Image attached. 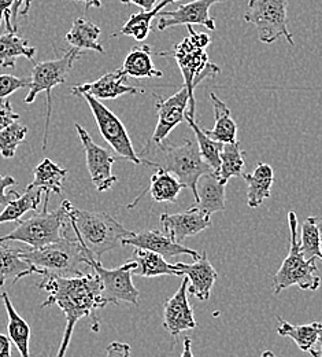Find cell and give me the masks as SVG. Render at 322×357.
<instances>
[{"mask_svg":"<svg viewBox=\"0 0 322 357\" xmlns=\"http://www.w3.org/2000/svg\"><path fill=\"white\" fill-rule=\"evenodd\" d=\"M244 21L257 28L258 38L265 45L284 38L295 45L293 35L288 29V0H250Z\"/></svg>","mask_w":322,"mask_h":357,"instance_id":"cell-9","label":"cell"},{"mask_svg":"<svg viewBox=\"0 0 322 357\" xmlns=\"http://www.w3.org/2000/svg\"><path fill=\"white\" fill-rule=\"evenodd\" d=\"M24 248L11 245V242H0V294L6 282L13 280L15 284L22 278L39 275L38 269L22 259Z\"/></svg>","mask_w":322,"mask_h":357,"instance_id":"cell-20","label":"cell"},{"mask_svg":"<svg viewBox=\"0 0 322 357\" xmlns=\"http://www.w3.org/2000/svg\"><path fill=\"white\" fill-rule=\"evenodd\" d=\"M19 120V114L13 110L11 102L7 99L0 100V131L10 127Z\"/></svg>","mask_w":322,"mask_h":357,"instance_id":"cell-39","label":"cell"},{"mask_svg":"<svg viewBox=\"0 0 322 357\" xmlns=\"http://www.w3.org/2000/svg\"><path fill=\"white\" fill-rule=\"evenodd\" d=\"M106 357H131V347L124 342H111L106 349Z\"/></svg>","mask_w":322,"mask_h":357,"instance_id":"cell-42","label":"cell"},{"mask_svg":"<svg viewBox=\"0 0 322 357\" xmlns=\"http://www.w3.org/2000/svg\"><path fill=\"white\" fill-rule=\"evenodd\" d=\"M49 194H46L43 211L28 220L17 222V227L7 235L0 236V242H22L31 249H42L47 245L59 242L65 238V229L69 223V212L73 205L63 201L56 211L48 212Z\"/></svg>","mask_w":322,"mask_h":357,"instance_id":"cell-5","label":"cell"},{"mask_svg":"<svg viewBox=\"0 0 322 357\" xmlns=\"http://www.w3.org/2000/svg\"><path fill=\"white\" fill-rule=\"evenodd\" d=\"M69 223L76 232L80 245L99 261L104 253L115 249L118 245H122L124 239L135 235V232L127 229L106 212L81 211L73 206L69 212Z\"/></svg>","mask_w":322,"mask_h":357,"instance_id":"cell-3","label":"cell"},{"mask_svg":"<svg viewBox=\"0 0 322 357\" xmlns=\"http://www.w3.org/2000/svg\"><path fill=\"white\" fill-rule=\"evenodd\" d=\"M22 259L36 268L39 275L45 278H72L83 275L79 267L81 264L88 266L90 259L93 257L86 252L77 238L65 236L59 242L47 245L42 249H24Z\"/></svg>","mask_w":322,"mask_h":357,"instance_id":"cell-4","label":"cell"},{"mask_svg":"<svg viewBox=\"0 0 322 357\" xmlns=\"http://www.w3.org/2000/svg\"><path fill=\"white\" fill-rule=\"evenodd\" d=\"M241 178L247 181V204L255 209L271 197L275 181V172L269 164L259 162L251 174H244Z\"/></svg>","mask_w":322,"mask_h":357,"instance_id":"cell-22","label":"cell"},{"mask_svg":"<svg viewBox=\"0 0 322 357\" xmlns=\"http://www.w3.org/2000/svg\"><path fill=\"white\" fill-rule=\"evenodd\" d=\"M159 220L166 235L176 243H183L188 236H195L211 225L210 216L200 212L196 206L180 213H163Z\"/></svg>","mask_w":322,"mask_h":357,"instance_id":"cell-17","label":"cell"},{"mask_svg":"<svg viewBox=\"0 0 322 357\" xmlns=\"http://www.w3.org/2000/svg\"><path fill=\"white\" fill-rule=\"evenodd\" d=\"M76 131L79 137L81 139L84 151H86V160H87V168L91 175L93 185L99 192H104L110 190L117 181L118 178L113 175V165L115 162V157L110 154L106 149L97 146L80 124H76Z\"/></svg>","mask_w":322,"mask_h":357,"instance_id":"cell-12","label":"cell"},{"mask_svg":"<svg viewBox=\"0 0 322 357\" xmlns=\"http://www.w3.org/2000/svg\"><path fill=\"white\" fill-rule=\"evenodd\" d=\"M176 267L180 272L188 278L189 286L188 293L199 298L200 301H207L210 298L211 289L217 280V271L211 266L207 259V253L203 252L199 259L195 260L192 264L179 263Z\"/></svg>","mask_w":322,"mask_h":357,"instance_id":"cell-19","label":"cell"},{"mask_svg":"<svg viewBox=\"0 0 322 357\" xmlns=\"http://www.w3.org/2000/svg\"><path fill=\"white\" fill-rule=\"evenodd\" d=\"M128 76L122 69H117L114 72H108L102 76L99 80L92 83H84L80 86L72 87V93L81 96L83 93H88L95 99H115L118 96L127 93H144V89L132 87L125 84Z\"/></svg>","mask_w":322,"mask_h":357,"instance_id":"cell-18","label":"cell"},{"mask_svg":"<svg viewBox=\"0 0 322 357\" xmlns=\"http://www.w3.org/2000/svg\"><path fill=\"white\" fill-rule=\"evenodd\" d=\"M175 1H179V0H162L150 11H140L138 14H132L129 20L125 22V25L120 29V32L114 33V36H129L136 42H144L148 38L150 32L152 31L151 28L152 20L156 15H159L166 6Z\"/></svg>","mask_w":322,"mask_h":357,"instance_id":"cell-29","label":"cell"},{"mask_svg":"<svg viewBox=\"0 0 322 357\" xmlns=\"http://www.w3.org/2000/svg\"><path fill=\"white\" fill-rule=\"evenodd\" d=\"M185 121L188 123V126L192 128L193 134L196 136V143H198V149H199L202 158L216 172L220 167V155H221V150H223L224 144L210 139L207 135L203 132V128H200L196 124L195 119L189 117L188 114H185Z\"/></svg>","mask_w":322,"mask_h":357,"instance_id":"cell-35","label":"cell"},{"mask_svg":"<svg viewBox=\"0 0 322 357\" xmlns=\"http://www.w3.org/2000/svg\"><path fill=\"white\" fill-rule=\"evenodd\" d=\"M223 1L225 0H192L179 6L176 10L161 11L158 31H166L180 25H203L209 31H216V21L210 15V8Z\"/></svg>","mask_w":322,"mask_h":357,"instance_id":"cell-13","label":"cell"},{"mask_svg":"<svg viewBox=\"0 0 322 357\" xmlns=\"http://www.w3.org/2000/svg\"><path fill=\"white\" fill-rule=\"evenodd\" d=\"M36 48L29 45L28 40L19 38L14 32H7L0 35V66L3 68H15V59L18 56H25L29 61H33Z\"/></svg>","mask_w":322,"mask_h":357,"instance_id":"cell-34","label":"cell"},{"mask_svg":"<svg viewBox=\"0 0 322 357\" xmlns=\"http://www.w3.org/2000/svg\"><path fill=\"white\" fill-rule=\"evenodd\" d=\"M319 228H320V250L322 255V220L321 223H319Z\"/></svg>","mask_w":322,"mask_h":357,"instance_id":"cell-51","label":"cell"},{"mask_svg":"<svg viewBox=\"0 0 322 357\" xmlns=\"http://www.w3.org/2000/svg\"><path fill=\"white\" fill-rule=\"evenodd\" d=\"M14 1L15 0H0V25H1V21L4 20L7 31L17 33V31L14 29V26L11 24V13H13Z\"/></svg>","mask_w":322,"mask_h":357,"instance_id":"cell-41","label":"cell"},{"mask_svg":"<svg viewBox=\"0 0 322 357\" xmlns=\"http://www.w3.org/2000/svg\"><path fill=\"white\" fill-rule=\"evenodd\" d=\"M31 79H21L11 75H0V100L10 96L15 91L29 87Z\"/></svg>","mask_w":322,"mask_h":357,"instance_id":"cell-38","label":"cell"},{"mask_svg":"<svg viewBox=\"0 0 322 357\" xmlns=\"http://www.w3.org/2000/svg\"><path fill=\"white\" fill-rule=\"evenodd\" d=\"M81 96L86 99V102L88 103L92 112L93 119L96 121L97 130L102 135V137L110 144V147L117 153V155L120 158H124L127 161L140 165L141 160L138 158L134 149L131 136L128 134L122 121L110 109H107L100 100L95 99L91 95L83 93Z\"/></svg>","mask_w":322,"mask_h":357,"instance_id":"cell-11","label":"cell"},{"mask_svg":"<svg viewBox=\"0 0 322 357\" xmlns=\"http://www.w3.org/2000/svg\"><path fill=\"white\" fill-rule=\"evenodd\" d=\"M0 357H11V341L8 335L0 333Z\"/></svg>","mask_w":322,"mask_h":357,"instance_id":"cell-46","label":"cell"},{"mask_svg":"<svg viewBox=\"0 0 322 357\" xmlns=\"http://www.w3.org/2000/svg\"><path fill=\"white\" fill-rule=\"evenodd\" d=\"M28 134V127L18 123L11 124L10 127L0 131V153L4 158H13L21 143L25 142Z\"/></svg>","mask_w":322,"mask_h":357,"instance_id":"cell-37","label":"cell"},{"mask_svg":"<svg viewBox=\"0 0 322 357\" xmlns=\"http://www.w3.org/2000/svg\"><path fill=\"white\" fill-rule=\"evenodd\" d=\"M288 227L291 234V248L288 256L273 276V291L278 294L291 286H298L300 290L316 291L321 284V278L316 261L306 260L302 255L300 242L298 239V218L295 212L288 213Z\"/></svg>","mask_w":322,"mask_h":357,"instance_id":"cell-6","label":"cell"},{"mask_svg":"<svg viewBox=\"0 0 322 357\" xmlns=\"http://www.w3.org/2000/svg\"><path fill=\"white\" fill-rule=\"evenodd\" d=\"M150 45H135L131 52L127 55L124 61L122 70L128 77L135 79H152V77H162L163 73L158 70L151 59Z\"/></svg>","mask_w":322,"mask_h":357,"instance_id":"cell-27","label":"cell"},{"mask_svg":"<svg viewBox=\"0 0 322 357\" xmlns=\"http://www.w3.org/2000/svg\"><path fill=\"white\" fill-rule=\"evenodd\" d=\"M225 188L214 172L207 174L198 181V204L196 208L207 216L216 212H224L225 206Z\"/></svg>","mask_w":322,"mask_h":357,"instance_id":"cell-21","label":"cell"},{"mask_svg":"<svg viewBox=\"0 0 322 357\" xmlns=\"http://www.w3.org/2000/svg\"><path fill=\"white\" fill-rule=\"evenodd\" d=\"M38 287L48 294L46 301L42 303L40 307L46 308L49 305H56L66 317V327L56 357L66 356L74 326L83 317L91 319L93 333H99L100 324L96 311L106 305L102 303V283L95 272L72 278L47 276L38 284Z\"/></svg>","mask_w":322,"mask_h":357,"instance_id":"cell-1","label":"cell"},{"mask_svg":"<svg viewBox=\"0 0 322 357\" xmlns=\"http://www.w3.org/2000/svg\"><path fill=\"white\" fill-rule=\"evenodd\" d=\"M73 1H81L86 4V8H91V7H96L100 8L102 7V0H73Z\"/></svg>","mask_w":322,"mask_h":357,"instance_id":"cell-49","label":"cell"},{"mask_svg":"<svg viewBox=\"0 0 322 357\" xmlns=\"http://www.w3.org/2000/svg\"><path fill=\"white\" fill-rule=\"evenodd\" d=\"M191 345H192V340L186 337L184 340V349H183V354H182V356L180 357H195L193 356V354H192Z\"/></svg>","mask_w":322,"mask_h":357,"instance_id":"cell-47","label":"cell"},{"mask_svg":"<svg viewBox=\"0 0 322 357\" xmlns=\"http://www.w3.org/2000/svg\"><path fill=\"white\" fill-rule=\"evenodd\" d=\"M17 181L13 176H0V205H7L8 202L17 199L19 197V192L15 190L7 191L11 185H15Z\"/></svg>","mask_w":322,"mask_h":357,"instance_id":"cell-40","label":"cell"},{"mask_svg":"<svg viewBox=\"0 0 322 357\" xmlns=\"http://www.w3.org/2000/svg\"><path fill=\"white\" fill-rule=\"evenodd\" d=\"M6 312L8 316V324H7V331H8V338L10 341L17 347L18 352L21 357H31V351H29V341H31V326L19 316V313L15 311L14 305L11 304V300L6 291L0 294Z\"/></svg>","mask_w":322,"mask_h":357,"instance_id":"cell-25","label":"cell"},{"mask_svg":"<svg viewBox=\"0 0 322 357\" xmlns=\"http://www.w3.org/2000/svg\"><path fill=\"white\" fill-rule=\"evenodd\" d=\"M183 188L184 185L180 183L179 178L162 168H156V172L150 180V187L147 192H150L151 198L155 202L176 204L177 197Z\"/></svg>","mask_w":322,"mask_h":357,"instance_id":"cell-33","label":"cell"},{"mask_svg":"<svg viewBox=\"0 0 322 357\" xmlns=\"http://www.w3.org/2000/svg\"><path fill=\"white\" fill-rule=\"evenodd\" d=\"M317 349H312L310 351V355L313 357H322V328L320 331V335H319V341L316 344Z\"/></svg>","mask_w":322,"mask_h":357,"instance_id":"cell-48","label":"cell"},{"mask_svg":"<svg viewBox=\"0 0 322 357\" xmlns=\"http://www.w3.org/2000/svg\"><path fill=\"white\" fill-rule=\"evenodd\" d=\"M277 321L280 323V326L277 327V334L280 337L292 338L300 351L310 352L316 347L321 331L322 323L314 321L310 324L295 326L284 320L281 316H277Z\"/></svg>","mask_w":322,"mask_h":357,"instance_id":"cell-28","label":"cell"},{"mask_svg":"<svg viewBox=\"0 0 322 357\" xmlns=\"http://www.w3.org/2000/svg\"><path fill=\"white\" fill-rule=\"evenodd\" d=\"M186 29H188V33H189V40L193 43V45H196V47H199V48H206V47H209V45L211 43V39H210V36L207 35V33H198L193 28H192V25H188L186 26Z\"/></svg>","mask_w":322,"mask_h":357,"instance_id":"cell-44","label":"cell"},{"mask_svg":"<svg viewBox=\"0 0 322 357\" xmlns=\"http://www.w3.org/2000/svg\"><path fill=\"white\" fill-rule=\"evenodd\" d=\"M102 31L100 28L93 24L92 21L79 17L73 21L72 29L66 33V40L73 48L77 50H91L100 54H104L103 45L99 43V36Z\"/></svg>","mask_w":322,"mask_h":357,"instance_id":"cell-26","label":"cell"},{"mask_svg":"<svg viewBox=\"0 0 322 357\" xmlns=\"http://www.w3.org/2000/svg\"><path fill=\"white\" fill-rule=\"evenodd\" d=\"M122 246H134L135 249L154 252L162 256L163 259H172L182 255L191 256L193 260L200 257V253H198L196 250H192L182 243H176L175 241L170 239L169 235L156 229L141 231L138 234H135L134 236L124 239Z\"/></svg>","mask_w":322,"mask_h":357,"instance_id":"cell-15","label":"cell"},{"mask_svg":"<svg viewBox=\"0 0 322 357\" xmlns=\"http://www.w3.org/2000/svg\"><path fill=\"white\" fill-rule=\"evenodd\" d=\"M67 178V171L45 158L33 171V181L31 183L33 187L42 188L46 194H58L61 195L63 191V181Z\"/></svg>","mask_w":322,"mask_h":357,"instance_id":"cell-32","label":"cell"},{"mask_svg":"<svg viewBox=\"0 0 322 357\" xmlns=\"http://www.w3.org/2000/svg\"><path fill=\"white\" fill-rule=\"evenodd\" d=\"M158 56H172L176 59L183 77H184L185 89L189 93V103H188V112L186 114L192 119H195V96L193 91L196 86L203 82L207 77H211L221 72L220 66L214 65L209 55L203 48H199L193 45L189 38H184L180 43L173 45L170 51H162V52H154Z\"/></svg>","mask_w":322,"mask_h":357,"instance_id":"cell-8","label":"cell"},{"mask_svg":"<svg viewBox=\"0 0 322 357\" xmlns=\"http://www.w3.org/2000/svg\"><path fill=\"white\" fill-rule=\"evenodd\" d=\"M141 164L154 168H162L180 180L184 188L191 190L198 204V181L207 174L214 172L202 158L198 143L185 139L183 144L172 142L154 143L150 140L138 154Z\"/></svg>","mask_w":322,"mask_h":357,"instance_id":"cell-2","label":"cell"},{"mask_svg":"<svg viewBox=\"0 0 322 357\" xmlns=\"http://www.w3.org/2000/svg\"><path fill=\"white\" fill-rule=\"evenodd\" d=\"M188 286L189 280L185 276L177 293L170 300H168L163 307V327L173 337L180 335L186 330L196 328L193 311L188 301Z\"/></svg>","mask_w":322,"mask_h":357,"instance_id":"cell-16","label":"cell"},{"mask_svg":"<svg viewBox=\"0 0 322 357\" xmlns=\"http://www.w3.org/2000/svg\"><path fill=\"white\" fill-rule=\"evenodd\" d=\"M210 100L213 103L216 123L211 130H203V132L207 135L210 139L227 144L237 142V126L234 120L232 119V112L227 103L221 100L214 92L210 93Z\"/></svg>","mask_w":322,"mask_h":357,"instance_id":"cell-23","label":"cell"},{"mask_svg":"<svg viewBox=\"0 0 322 357\" xmlns=\"http://www.w3.org/2000/svg\"><path fill=\"white\" fill-rule=\"evenodd\" d=\"M0 176H1V175H0Z\"/></svg>","mask_w":322,"mask_h":357,"instance_id":"cell-52","label":"cell"},{"mask_svg":"<svg viewBox=\"0 0 322 357\" xmlns=\"http://www.w3.org/2000/svg\"><path fill=\"white\" fill-rule=\"evenodd\" d=\"M81 56L80 50L72 48L65 52L61 58L54 61H46L35 63L31 83H29V92L25 96V103H33L36 96L40 92H46L47 113H46V132H45V142L43 149H47L48 142V131H49V121H51V112H52V89L59 84L66 82L69 72L72 70L74 62Z\"/></svg>","mask_w":322,"mask_h":357,"instance_id":"cell-7","label":"cell"},{"mask_svg":"<svg viewBox=\"0 0 322 357\" xmlns=\"http://www.w3.org/2000/svg\"><path fill=\"white\" fill-rule=\"evenodd\" d=\"M31 8V0H15L13 6V13H11V20H13V26L17 31V20L19 15H26Z\"/></svg>","mask_w":322,"mask_h":357,"instance_id":"cell-43","label":"cell"},{"mask_svg":"<svg viewBox=\"0 0 322 357\" xmlns=\"http://www.w3.org/2000/svg\"><path fill=\"white\" fill-rule=\"evenodd\" d=\"M43 190L33 187L29 184L22 195H19L17 199L8 202L6 208L0 212V224L10 223V222H19L21 218L31 212L38 211L40 202H42Z\"/></svg>","mask_w":322,"mask_h":357,"instance_id":"cell-31","label":"cell"},{"mask_svg":"<svg viewBox=\"0 0 322 357\" xmlns=\"http://www.w3.org/2000/svg\"><path fill=\"white\" fill-rule=\"evenodd\" d=\"M261 357H276V355L272 352V351H265Z\"/></svg>","mask_w":322,"mask_h":357,"instance_id":"cell-50","label":"cell"},{"mask_svg":"<svg viewBox=\"0 0 322 357\" xmlns=\"http://www.w3.org/2000/svg\"><path fill=\"white\" fill-rule=\"evenodd\" d=\"M120 1L124 4H135L143 11H150L158 4V0H120Z\"/></svg>","mask_w":322,"mask_h":357,"instance_id":"cell-45","label":"cell"},{"mask_svg":"<svg viewBox=\"0 0 322 357\" xmlns=\"http://www.w3.org/2000/svg\"><path fill=\"white\" fill-rule=\"evenodd\" d=\"M300 250L306 260H316L317 257L322 260L320 250V228L319 220L314 216L307 218L302 224Z\"/></svg>","mask_w":322,"mask_h":357,"instance_id":"cell-36","label":"cell"},{"mask_svg":"<svg viewBox=\"0 0 322 357\" xmlns=\"http://www.w3.org/2000/svg\"><path fill=\"white\" fill-rule=\"evenodd\" d=\"M244 155L245 154L239 140L234 143L224 144L220 155V167L214 172L223 184L227 185L230 178H241L245 174Z\"/></svg>","mask_w":322,"mask_h":357,"instance_id":"cell-30","label":"cell"},{"mask_svg":"<svg viewBox=\"0 0 322 357\" xmlns=\"http://www.w3.org/2000/svg\"><path fill=\"white\" fill-rule=\"evenodd\" d=\"M189 93L188 89L183 87L170 98L155 96V109L158 112V121L151 140L154 143H162L168 139L169 134L183 121L188 112Z\"/></svg>","mask_w":322,"mask_h":357,"instance_id":"cell-14","label":"cell"},{"mask_svg":"<svg viewBox=\"0 0 322 357\" xmlns=\"http://www.w3.org/2000/svg\"><path fill=\"white\" fill-rule=\"evenodd\" d=\"M132 261L136 263V268L134 269V275L143 276V278H156L162 275L169 276H182L183 273L176 267V264H169L162 256L143 250L135 249L132 255Z\"/></svg>","mask_w":322,"mask_h":357,"instance_id":"cell-24","label":"cell"},{"mask_svg":"<svg viewBox=\"0 0 322 357\" xmlns=\"http://www.w3.org/2000/svg\"><path fill=\"white\" fill-rule=\"evenodd\" d=\"M88 267L93 269L102 283V303L120 304L128 303L138 305L140 291L135 287L132 275L136 268L135 261H128L127 264L114 269H106L96 259H90Z\"/></svg>","mask_w":322,"mask_h":357,"instance_id":"cell-10","label":"cell"}]
</instances>
